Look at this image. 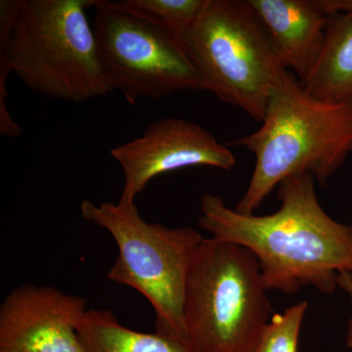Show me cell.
<instances>
[{
    "label": "cell",
    "instance_id": "1",
    "mask_svg": "<svg viewBox=\"0 0 352 352\" xmlns=\"http://www.w3.org/2000/svg\"><path fill=\"white\" fill-rule=\"evenodd\" d=\"M280 207L265 215L241 214L219 195L200 201L199 226L220 242L242 245L258 259L268 291L293 295L302 287L332 294L342 271L352 273L351 226L324 210L309 173L278 186Z\"/></svg>",
    "mask_w": 352,
    "mask_h": 352
},
{
    "label": "cell",
    "instance_id": "2",
    "mask_svg": "<svg viewBox=\"0 0 352 352\" xmlns=\"http://www.w3.org/2000/svg\"><path fill=\"white\" fill-rule=\"evenodd\" d=\"M95 0H4L0 4V90L9 74L32 91L80 102L113 92L87 10Z\"/></svg>",
    "mask_w": 352,
    "mask_h": 352
},
{
    "label": "cell",
    "instance_id": "3",
    "mask_svg": "<svg viewBox=\"0 0 352 352\" xmlns=\"http://www.w3.org/2000/svg\"><path fill=\"white\" fill-rule=\"evenodd\" d=\"M228 146L245 148L256 159L235 207L241 214H254L291 176L309 173L327 185L352 153V104L316 98L286 71L271 94L261 126Z\"/></svg>",
    "mask_w": 352,
    "mask_h": 352
},
{
    "label": "cell",
    "instance_id": "4",
    "mask_svg": "<svg viewBox=\"0 0 352 352\" xmlns=\"http://www.w3.org/2000/svg\"><path fill=\"white\" fill-rule=\"evenodd\" d=\"M267 292L252 252L205 238L185 288V344L192 352H247L273 315Z\"/></svg>",
    "mask_w": 352,
    "mask_h": 352
},
{
    "label": "cell",
    "instance_id": "5",
    "mask_svg": "<svg viewBox=\"0 0 352 352\" xmlns=\"http://www.w3.org/2000/svg\"><path fill=\"white\" fill-rule=\"evenodd\" d=\"M183 38L201 89L263 122L287 69L249 0H207Z\"/></svg>",
    "mask_w": 352,
    "mask_h": 352
},
{
    "label": "cell",
    "instance_id": "6",
    "mask_svg": "<svg viewBox=\"0 0 352 352\" xmlns=\"http://www.w3.org/2000/svg\"><path fill=\"white\" fill-rule=\"evenodd\" d=\"M80 214L117 243L119 254L108 279L139 292L154 308L156 333L185 344V288L203 235L191 227L149 223L132 201L96 205L82 201Z\"/></svg>",
    "mask_w": 352,
    "mask_h": 352
},
{
    "label": "cell",
    "instance_id": "7",
    "mask_svg": "<svg viewBox=\"0 0 352 352\" xmlns=\"http://www.w3.org/2000/svg\"><path fill=\"white\" fill-rule=\"evenodd\" d=\"M94 7L102 69L113 91L120 90L129 103L203 90L182 34L120 1L95 0Z\"/></svg>",
    "mask_w": 352,
    "mask_h": 352
},
{
    "label": "cell",
    "instance_id": "8",
    "mask_svg": "<svg viewBox=\"0 0 352 352\" xmlns=\"http://www.w3.org/2000/svg\"><path fill=\"white\" fill-rule=\"evenodd\" d=\"M111 156L124 171L120 200L132 203L153 178L164 173L193 166L231 170L237 164L228 145L196 122L177 118L152 122L142 135L113 148Z\"/></svg>",
    "mask_w": 352,
    "mask_h": 352
},
{
    "label": "cell",
    "instance_id": "9",
    "mask_svg": "<svg viewBox=\"0 0 352 352\" xmlns=\"http://www.w3.org/2000/svg\"><path fill=\"white\" fill-rule=\"evenodd\" d=\"M87 300L54 287L25 284L0 307V352H85L78 327Z\"/></svg>",
    "mask_w": 352,
    "mask_h": 352
},
{
    "label": "cell",
    "instance_id": "10",
    "mask_svg": "<svg viewBox=\"0 0 352 352\" xmlns=\"http://www.w3.org/2000/svg\"><path fill=\"white\" fill-rule=\"evenodd\" d=\"M276 46L285 69L305 83L318 63L329 18L312 0H249Z\"/></svg>",
    "mask_w": 352,
    "mask_h": 352
},
{
    "label": "cell",
    "instance_id": "11",
    "mask_svg": "<svg viewBox=\"0 0 352 352\" xmlns=\"http://www.w3.org/2000/svg\"><path fill=\"white\" fill-rule=\"evenodd\" d=\"M303 87L322 100L352 104V13L329 18L321 56Z\"/></svg>",
    "mask_w": 352,
    "mask_h": 352
},
{
    "label": "cell",
    "instance_id": "12",
    "mask_svg": "<svg viewBox=\"0 0 352 352\" xmlns=\"http://www.w3.org/2000/svg\"><path fill=\"white\" fill-rule=\"evenodd\" d=\"M85 352H192L178 340L122 326L108 309H90L78 327Z\"/></svg>",
    "mask_w": 352,
    "mask_h": 352
},
{
    "label": "cell",
    "instance_id": "13",
    "mask_svg": "<svg viewBox=\"0 0 352 352\" xmlns=\"http://www.w3.org/2000/svg\"><path fill=\"white\" fill-rule=\"evenodd\" d=\"M307 307V302H300L273 314L247 352H298Z\"/></svg>",
    "mask_w": 352,
    "mask_h": 352
},
{
    "label": "cell",
    "instance_id": "14",
    "mask_svg": "<svg viewBox=\"0 0 352 352\" xmlns=\"http://www.w3.org/2000/svg\"><path fill=\"white\" fill-rule=\"evenodd\" d=\"M120 3L183 36L195 25L207 0H120Z\"/></svg>",
    "mask_w": 352,
    "mask_h": 352
},
{
    "label": "cell",
    "instance_id": "15",
    "mask_svg": "<svg viewBox=\"0 0 352 352\" xmlns=\"http://www.w3.org/2000/svg\"><path fill=\"white\" fill-rule=\"evenodd\" d=\"M317 9L327 18L352 13V0H312Z\"/></svg>",
    "mask_w": 352,
    "mask_h": 352
},
{
    "label": "cell",
    "instance_id": "16",
    "mask_svg": "<svg viewBox=\"0 0 352 352\" xmlns=\"http://www.w3.org/2000/svg\"><path fill=\"white\" fill-rule=\"evenodd\" d=\"M338 287L344 292L351 300L352 305V273L342 271L338 277ZM346 344L352 349V314L346 325Z\"/></svg>",
    "mask_w": 352,
    "mask_h": 352
},
{
    "label": "cell",
    "instance_id": "17",
    "mask_svg": "<svg viewBox=\"0 0 352 352\" xmlns=\"http://www.w3.org/2000/svg\"><path fill=\"white\" fill-rule=\"evenodd\" d=\"M349 226H351V232H352V222H351V224H349Z\"/></svg>",
    "mask_w": 352,
    "mask_h": 352
}]
</instances>
